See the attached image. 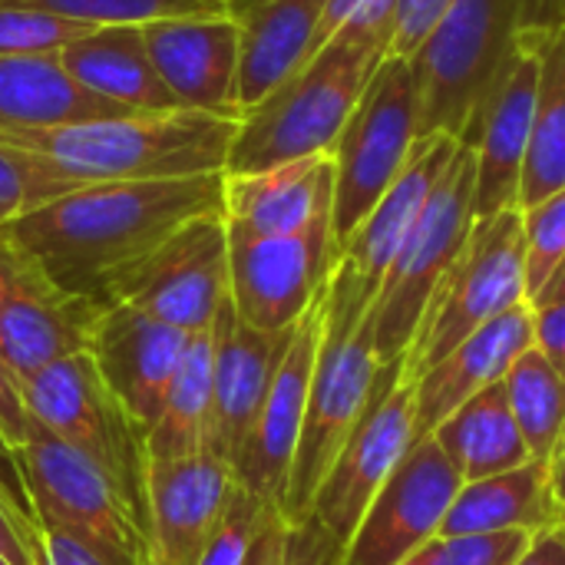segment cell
Here are the masks:
<instances>
[{
    "label": "cell",
    "mask_w": 565,
    "mask_h": 565,
    "mask_svg": "<svg viewBox=\"0 0 565 565\" xmlns=\"http://www.w3.org/2000/svg\"><path fill=\"white\" fill-rule=\"evenodd\" d=\"M225 172L152 182H99L73 189L3 225L46 278L106 305L113 285L146 262L182 225L222 212Z\"/></svg>",
    "instance_id": "obj_1"
},
{
    "label": "cell",
    "mask_w": 565,
    "mask_h": 565,
    "mask_svg": "<svg viewBox=\"0 0 565 565\" xmlns=\"http://www.w3.org/2000/svg\"><path fill=\"white\" fill-rule=\"evenodd\" d=\"M238 119L166 109L126 113L56 129L0 132V142L53 162L76 189L225 172Z\"/></svg>",
    "instance_id": "obj_2"
},
{
    "label": "cell",
    "mask_w": 565,
    "mask_h": 565,
    "mask_svg": "<svg viewBox=\"0 0 565 565\" xmlns=\"http://www.w3.org/2000/svg\"><path fill=\"white\" fill-rule=\"evenodd\" d=\"M565 23V0H457L411 56L420 139H460L503 66Z\"/></svg>",
    "instance_id": "obj_3"
},
{
    "label": "cell",
    "mask_w": 565,
    "mask_h": 565,
    "mask_svg": "<svg viewBox=\"0 0 565 565\" xmlns=\"http://www.w3.org/2000/svg\"><path fill=\"white\" fill-rule=\"evenodd\" d=\"M384 56V46L358 36L328 40L262 103L242 113L225 175H252L298 159L331 156Z\"/></svg>",
    "instance_id": "obj_4"
},
{
    "label": "cell",
    "mask_w": 565,
    "mask_h": 565,
    "mask_svg": "<svg viewBox=\"0 0 565 565\" xmlns=\"http://www.w3.org/2000/svg\"><path fill=\"white\" fill-rule=\"evenodd\" d=\"M371 308H364L351 291L338 288L331 278L324 285V331L311 374L305 427L295 450L281 516L288 523H301L311 513L318 487L324 483L334 457L361 420L381 361L374 351Z\"/></svg>",
    "instance_id": "obj_5"
},
{
    "label": "cell",
    "mask_w": 565,
    "mask_h": 565,
    "mask_svg": "<svg viewBox=\"0 0 565 565\" xmlns=\"http://www.w3.org/2000/svg\"><path fill=\"white\" fill-rule=\"evenodd\" d=\"M520 305H530L523 212L507 209L493 218L473 222L467 245L430 295L420 328L404 354V377L417 381L473 331Z\"/></svg>",
    "instance_id": "obj_6"
},
{
    "label": "cell",
    "mask_w": 565,
    "mask_h": 565,
    "mask_svg": "<svg viewBox=\"0 0 565 565\" xmlns=\"http://www.w3.org/2000/svg\"><path fill=\"white\" fill-rule=\"evenodd\" d=\"M417 142H420V89H417L414 66L404 56H384L331 149L334 255L401 179Z\"/></svg>",
    "instance_id": "obj_7"
},
{
    "label": "cell",
    "mask_w": 565,
    "mask_h": 565,
    "mask_svg": "<svg viewBox=\"0 0 565 565\" xmlns=\"http://www.w3.org/2000/svg\"><path fill=\"white\" fill-rule=\"evenodd\" d=\"M473 189H477V156L470 146L457 142L450 166L444 169L440 182L427 195L414 228L407 232L367 311L381 367L404 361L420 328V318L430 305V295L437 291L440 278L467 245L470 228L477 222Z\"/></svg>",
    "instance_id": "obj_8"
},
{
    "label": "cell",
    "mask_w": 565,
    "mask_h": 565,
    "mask_svg": "<svg viewBox=\"0 0 565 565\" xmlns=\"http://www.w3.org/2000/svg\"><path fill=\"white\" fill-rule=\"evenodd\" d=\"M30 420L86 454L126 497L146 536V430L103 384L86 351L56 358L20 381Z\"/></svg>",
    "instance_id": "obj_9"
},
{
    "label": "cell",
    "mask_w": 565,
    "mask_h": 565,
    "mask_svg": "<svg viewBox=\"0 0 565 565\" xmlns=\"http://www.w3.org/2000/svg\"><path fill=\"white\" fill-rule=\"evenodd\" d=\"M36 530H56L83 543L106 565H146V536L116 483L76 447L36 420L13 447Z\"/></svg>",
    "instance_id": "obj_10"
},
{
    "label": "cell",
    "mask_w": 565,
    "mask_h": 565,
    "mask_svg": "<svg viewBox=\"0 0 565 565\" xmlns=\"http://www.w3.org/2000/svg\"><path fill=\"white\" fill-rule=\"evenodd\" d=\"M228 301L225 212L182 225L146 262L122 275L106 298V305L139 308L185 334L209 331Z\"/></svg>",
    "instance_id": "obj_11"
},
{
    "label": "cell",
    "mask_w": 565,
    "mask_h": 565,
    "mask_svg": "<svg viewBox=\"0 0 565 565\" xmlns=\"http://www.w3.org/2000/svg\"><path fill=\"white\" fill-rule=\"evenodd\" d=\"M414 447V381L404 377V361L377 371L371 401L334 457L308 516L348 546L371 500L387 483L394 467Z\"/></svg>",
    "instance_id": "obj_12"
},
{
    "label": "cell",
    "mask_w": 565,
    "mask_h": 565,
    "mask_svg": "<svg viewBox=\"0 0 565 565\" xmlns=\"http://www.w3.org/2000/svg\"><path fill=\"white\" fill-rule=\"evenodd\" d=\"M334 258L331 218L298 235L228 228V298L235 315L265 334L291 331L321 298Z\"/></svg>",
    "instance_id": "obj_13"
},
{
    "label": "cell",
    "mask_w": 565,
    "mask_h": 565,
    "mask_svg": "<svg viewBox=\"0 0 565 565\" xmlns=\"http://www.w3.org/2000/svg\"><path fill=\"white\" fill-rule=\"evenodd\" d=\"M463 480L434 437L417 440L371 500L341 565H401L440 536Z\"/></svg>",
    "instance_id": "obj_14"
},
{
    "label": "cell",
    "mask_w": 565,
    "mask_h": 565,
    "mask_svg": "<svg viewBox=\"0 0 565 565\" xmlns=\"http://www.w3.org/2000/svg\"><path fill=\"white\" fill-rule=\"evenodd\" d=\"M103 305L60 291L36 258L0 225V338L23 381L43 364L86 351Z\"/></svg>",
    "instance_id": "obj_15"
},
{
    "label": "cell",
    "mask_w": 565,
    "mask_h": 565,
    "mask_svg": "<svg viewBox=\"0 0 565 565\" xmlns=\"http://www.w3.org/2000/svg\"><path fill=\"white\" fill-rule=\"evenodd\" d=\"M321 331H324V291L291 328V341L281 354V364L265 391L255 424L232 467V477L242 490L278 510L285 503L295 450L305 427V407H308L311 374L321 348Z\"/></svg>",
    "instance_id": "obj_16"
},
{
    "label": "cell",
    "mask_w": 565,
    "mask_h": 565,
    "mask_svg": "<svg viewBox=\"0 0 565 565\" xmlns=\"http://www.w3.org/2000/svg\"><path fill=\"white\" fill-rule=\"evenodd\" d=\"M546 40L526 43L497 76L487 99L467 122L457 142L470 146L477 156V189L473 218H493L507 209H520V182L530 156L536 93H540V60Z\"/></svg>",
    "instance_id": "obj_17"
},
{
    "label": "cell",
    "mask_w": 565,
    "mask_h": 565,
    "mask_svg": "<svg viewBox=\"0 0 565 565\" xmlns=\"http://www.w3.org/2000/svg\"><path fill=\"white\" fill-rule=\"evenodd\" d=\"M185 341V331L129 305L99 308L89 328L86 354L109 394L146 434L162 411Z\"/></svg>",
    "instance_id": "obj_18"
},
{
    "label": "cell",
    "mask_w": 565,
    "mask_h": 565,
    "mask_svg": "<svg viewBox=\"0 0 565 565\" xmlns=\"http://www.w3.org/2000/svg\"><path fill=\"white\" fill-rule=\"evenodd\" d=\"M146 53L182 109L242 119L238 26L225 13L142 23Z\"/></svg>",
    "instance_id": "obj_19"
},
{
    "label": "cell",
    "mask_w": 565,
    "mask_h": 565,
    "mask_svg": "<svg viewBox=\"0 0 565 565\" xmlns=\"http://www.w3.org/2000/svg\"><path fill=\"white\" fill-rule=\"evenodd\" d=\"M457 149L454 136H430L414 146V156L391 192L374 205V212L354 228V235L341 245L338 262L331 268V281L348 288L361 305H374L387 268L394 265L407 232L414 228L427 195L440 182Z\"/></svg>",
    "instance_id": "obj_20"
},
{
    "label": "cell",
    "mask_w": 565,
    "mask_h": 565,
    "mask_svg": "<svg viewBox=\"0 0 565 565\" xmlns=\"http://www.w3.org/2000/svg\"><path fill=\"white\" fill-rule=\"evenodd\" d=\"M232 490V467L212 454L149 467L146 565H199Z\"/></svg>",
    "instance_id": "obj_21"
},
{
    "label": "cell",
    "mask_w": 565,
    "mask_h": 565,
    "mask_svg": "<svg viewBox=\"0 0 565 565\" xmlns=\"http://www.w3.org/2000/svg\"><path fill=\"white\" fill-rule=\"evenodd\" d=\"M288 341L291 331L265 334L248 328L232 301L218 311L212 321V420L205 454L235 467Z\"/></svg>",
    "instance_id": "obj_22"
},
{
    "label": "cell",
    "mask_w": 565,
    "mask_h": 565,
    "mask_svg": "<svg viewBox=\"0 0 565 565\" xmlns=\"http://www.w3.org/2000/svg\"><path fill=\"white\" fill-rule=\"evenodd\" d=\"M533 348V308L520 305L440 358L414 381V444L427 440L454 411L480 391L500 384L523 351Z\"/></svg>",
    "instance_id": "obj_23"
},
{
    "label": "cell",
    "mask_w": 565,
    "mask_h": 565,
    "mask_svg": "<svg viewBox=\"0 0 565 565\" xmlns=\"http://www.w3.org/2000/svg\"><path fill=\"white\" fill-rule=\"evenodd\" d=\"M334 209V159L311 156L252 175H225V225L248 235H298Z\"/></svg>",
    "instance_id": "obj_24"
},
{
    "label": "cell",
    "mask_w": 565,
    "mask_h": 565,
    "mask_svg": "<svg viewBox=\"0 0 565 565\" xmlns=\"http://www.w3.org/2000/svg\"><path fill=\"white\" fill-rule=\"evenodd\" d=\"M324 0H225V17L238 26V106L262 103L311 53Z\"/></svg>",
    "instance_id": "obj_25"
},
{
    "label": "cell",
    "mask_w": 565,
    "mask_h": 565,
    "mask_svg": "<svg viewBox=\"0 0 565 565\" xmlns=\"http://www.w3.org/2000/svg\"><path fill=\"white\" fill-rule=\"evenodd\" d=\"M56 56L79 86L116 106H126L132 113L182 109L159 79L146 53L142 26L136 23L93 26L73 43H66Z\"/></svg>",
    "instance_id": "obj_26"
},
{
    "label": "cell",
    "mask_w": 565,
    "mask_h": 565,
    "mask_svg": "<svg viewBox=\"0 0 565 565\" xmlns=\"http://www.w3.org/2000/svg\"><path fill=\"white\" fill-rule=\"evenodd\" d=\"M126 113L132 109L79 86L56 53L0 56V132L56 129Z\"/></svg>",
    "instance_id": "obj_27"
},
{
    "label": "cell",
    "mask_w": 565,
    "mask_h": 565,
    "mask_svg": "<svg viewBox=\"0 0 565 565\" xmlns=\"http://www.w3.org/2000/svg\"><path fill=\"white\" fill-rule=\"evenodd\" d=\"M553 526H565V516L553 493L550 467L543 460H530L516 470L463 483L447 510L440 540L503 530L543 533Z\"/></svg>",
    "instance_id": "obj_28"
},
{
    "label": "cell",
    "mask_w": 565,
    "mask_h": 565,
    "mask_svg": "<svg viewBox=\"0 0 565 565\" xmlns=\"http://www.w3.org/2000/svg\"><path fill=\"white\" fill-rule=\"evenodd\" d=\"M430 437L450 457L463 483H477L533 460L516 427V417L507 404L503 381L470 397Z\"/></svg>",
    "instance_id": "obj_29"
},
{
    "label": "cell",
    "mask_w": 565,
    "mask_h": 565,
    "mask_svg": "<svg viewBox=\"0 0 565 565\" xmlns=\"http://www.w3.org/2000/svg\"><path fill=\"white\" fill-rule=\"evenodd\" d=\"M212 420V328L189 334L162 411L146 434L149 467H169L209 450Z\"/></svg>",
    "instance_id": "obj_30"
},
{
    "label": "cell",
    "mask_w": 565,
    "mask_h": 565,
    "mask_svg": "<svg viewBox=\"0 0 565 565\" xmlns=\"http://www.w3.org/2000/svg\"><path fill=\"white\" fill-rule=\"evenodd\" d=\"M565 189V23L546 40L530 156L520 182V209Z\"/></svg>",
    "instance_id": "obj_31"
},
{
    "label": "cell",
    "mask_w": 565,
    "mask_h": 565,
    "mask_svg": "<svg viewBox=\"0 0 565 565\" xmlns=\"http://www.w3.org/2000/svg\"><path fill=\"white\" fill-rule=\"evenodd\" d=\"M503 391L533 460L550 463L556 444L565 434V381L559 377V371L533 344L507 371Z\"/></svg>",
    "instance_id": "obj_32"
},
{
    "label": "cell",
    "mask_w": 565,
    "mask_h": 565,
    "mask_svg": "<svg viewBox=\"0 0 565 565\" xmlns=\"http://www.w3.org/2000/svg\"><path fill=\"white\" fill-rule=\"evenodd\" d=\"M13 7L43 10L86 26H113V23H152L166 17H205L225 13V0H3Z\"/></svg>",
    "instance_id": "obj_33"
},
{
    "label": "cell",
    "mask_w": 565,
    "mask_h": 565,
    "mask_svg": "<svg viewBox=\"0 0 565 565\" xmlns=\"http://www.w3.org/2000/svg\"><path fill=\"white\" fill-rule=\"evenodd\" d=\"M76 185L43 156L0 142V225H10L23 212H33Z\"/></svg>",
    "instance_id": "obj_34"
},
{
    "label": "cell",
    "mask_w": 565,
    "mask_h": 565,
    "mask_svg": "<svg viewBox=\"0 0 565 565\" xmlns=\"http://www.w3.org/2000/svg\"><path fill=\"white\" fill-rule=\"evenodd\" d=\"M86 30H93V26L0 0V56L60 53L66 43H73Z\"/></svg>",
    "instance_id": "obj_35"
},
{
    "label": "cell",
    "mask_w": 565,
    "mask_h": 565,
    "mask_svg": "<svg viewBox=\"0 0 565 565\" xmlns=\"http://www.w3.org/2000/svg\"><path fill=\"white\" fill-rule=\"evenodd\" d=\"M520 212L526 238V288L533 301V295L546 285V278L565 258V189Z\"/></svg>",
    "instance_id": "obj_36"
},
{
    "label": "cell",
    "mask_w": 565,
    "mask_h": 565,
    "mask_svg": "<svg viewBox=\"0 0 565 565\" xmlns=\"http://www.w3.org/2000/svg\"><path fill=\"white\" fill-rule=\"evenodd\" d=\"M278 507H268L262 503L258 497H252L248 490H242L235 483L228 503H225V513L202 553L199 565H242L255 536L262 533V526L268 523V516L275 513Z\"/></svg>",
    "instance_id": "obj_37"
},
{
    "label": "cell",
    "mask_w": 565,
    "mask_h": 565,
    "mask_svg": "<svg viewBox=\"0 0 565 565\" xmlns=\"http://www.w3.org/2000/svg\"><path fill=\"white\" fill-rule=\"evenodd\" d=\"M394 17H397V0H324L315 50H321L334 36H358L391 53Z\"/></svg>",
    "instance_id": "obj_38"
},
{
    "label": "cell",
    "mask_w": 565,
    "mask_h": 565,
    "mask_svg": "<svg viewBox=\"0 0 565 565\" xmlns=\"http://www.w3.org/2000/svg\"><path fill=\"white\" fill-rule=\"evenodd\" d=\"M536 533L503 530V533H467L444 540L447 565H516Z\"/></svg>",
    "instance_id": "obj_39"
},
{
    "label": "cell",
    "mask_w": 565,
    "mask_h": 565,
    "mask_svg": "<svg viewBox=\"0 0 565 565\" xmlns=\"http://www.w3.org/2000/svg\"><path fill=\"white\" fill-rule=\"evenodd\" d=\"M454 3L457 0H397L394 36H391V53L387 56L411 60Z\"/></svg>",
    "instance_id": "obj_40"
},
{
    "label": "cell",
    "mask_w": 565,
    "mask_h": 565,
    "mask_svg": "<svg viewBox=\"0 0 565 565\" xmlns=\"http://www.w3.org/2000/svg\"><path fill=\"white\" fill-rule=\"evenodd\" d=\"M26 407H23V394H20V377L13 374L10 361H7V348L0 338V434L10 447H20L26 437Z\"/></svg>",
    "instance_id": "obj_41"
},
{
    "label": "cell",
    "mask_w": 565,
    "mask_h": 565,
    "mask_svg": "<svg viewBox=\"0 0 565 565\" xmlns=\"http://www.w3.org/2000/svg\"><path fill=\"white\" fill-rule=\"evenodd\" d=\"M533 344L546 354V361L565 381V301L533 308Z\"/></svg>",
    "instance_id": "obj_42"
},
{
    "label": "cell",
    "mask_w": 565,
    "mask_h": 565,
    "mask_svg": "<svg viewBox=\"0 0 565 565\" xmlns=\"http://www.w3.org/2000/svg\"><path fill=\"white\" fill-rule=\"evenodd\" d=\"M33 565H106L83 543L56 530H36L33 540Z\"/></svg>",
    "instance_id": "obj_43"
},
{
    "label": "cell",
    "mask_w": 565,
    "mask_h": 565,
    "mask_svg": "<svg viewBox=\"0 0 565 565\" xmlns=\"http://www.w3.org/2000/svg\"><path fill=\"white\" fill-rule=\"evenodd\" d=\"M0 500L10 507V513H13L30 533H36L33 507H30V497H26V490H23V480H20V470H17L13 447L3 440V434H0Z\"/></svg>",
    "instance_id": "obj_44"
},
{
    "label": "cell",
    "mask_w": 565,
    "mask_h": 565,
    "mask_svg": "<svg viewBox=\"0 0 565 565\" xmlns=\"http://www.w3.org/2000/svg\"><path fill=\"white\" fill-rule=\"evenodd\" d=\"M242 565H288V520L281 516V510L268 516Z\"/></svg>",
    "instance_id": "obj_45"
},
{
    "label": "cell",
    "mask_w": 565,
    "mask_h": 565,
    "mask_svg": "<svg viewBox=\"0 0 565 565\" xmlns=\"http://www.w3.org/2000/svg\"><path fill=\"white\" fill-rule=\"evenodd\" d=\"M33 540H36V533H30V530L10 513V507L0 500V553L7 556V563L33 565Z\"/></svg>",
    "instance_id": "obj_46"
},
{
    "label": "cell",
    "mask_w": 565,
    "mask_h": 565,
    "mask_svg": "<svg viewBox=\"0 0 565 565\" xmlns=\"http://www.w3.org/2000/svg\"><path fill=\"white\" fill-rule=\"evenodd\" d=\"M516 565H565V526L536 533Z\"/></svg>",
    "instance_id": "obj_47"
},
{
    "label": "cell",
    "mask_w": 565,
    "mask_h": 565,
    "mask_svg": "<svg viewBox=\"0 0 565 565\" xmlns=\"http://www.w3.org/2000/svg\"><path fill=\"white\" fill-rule=\"evenodd\" d=\"M565 301V258L556 265V271L546 278V285L533 295L530 308H546V305H563Z\"/></svg>",
    "instance_id": "obj_48"
},
{
    "label": "cell",
    "mask_w": 565,
    "mask_h": 565,
    "mask_svg": "<svg viewBox=\"0 0 565 565\" xmlns=\"http://www.w3.org/2000/svg\"><path fill=\"white\" fill-rule=\"evenodd\" d=\"M550 480H553V493H556V500H559V507H563V516H565V434L563 440L556 444V450H553V457H550Z\"/></svg>",
    "instance_id": "obj_49"
},
{
    "label": "cell",
    "mask_w": 565,
    "mask_h": 565,
    "mask_svg": "<svg viewBox=\"0 0 565 565\" xmlns=\"http://www.w3.org/2000/svg\"><path fill=\"white\" fill-rule=\"evenodd\" d=\"M401 565H447V553H444V540H430L427 546H420L417 553H411Z\"/></svg>",
    "instance_id": "obj_50"
},
{
    "label": "cell",
    "mask_w": 565,
    "mask_h": 565,
    "mask_svg": "<svg viewBox=\"0 0 565 565\" xmlns=\"http://www.w3.org/2000/svg\"><path fill=\"white\" fill-rule=\"evenodd\" d=\"M0 565H10V563H7V556H3V553H0Z\"/></svg>",
    "instance_id": "obj_51"
}]
</instances>
